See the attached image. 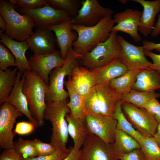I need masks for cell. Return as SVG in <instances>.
Instances as JSON below:
<instances>
[{
    "mask_svg": "<svg viewBox=\"0 0 160 160\" xmlns=\"http://www.w3.org/2000/svg\"><path fill=\"white\" fill-rule=\"evenodd\" d=\"M120 96L108 84H96L83 99L85 116H112Z\"/></svg>",
    "mask_w": 160,
    "mask_h": 160,
    "instance_id": "cell-3",
    "label": "cell"
},
{
    "mask_svg": "<svg viewBox=\"0 0 160 160\" xmlns=\"http://www.w3.org/2000/svg\"><path fill=\"white\" fill-rule=\"evenodd\" d=\"M132 89L147 92L160 90V74L151 69L140 71Z\"/></svg>",
    "mask_w": 160,
    "mask_h": 160,
    "instance_id": "cell-25",
    "label": "cell"
},
{
    "mask_svg": "<svg viewBox=\"0 0 160 160\" xmlns=\"http://www.w3.org/2000/svg\"><path fill=\"white\" fill-rule=\"evenodd\" d=\"M114 23L113 18L110 16L93 26L72 24V30L77 34V39L73 43L72 48L78 58H81L98 44L105 41L109 37Z\"/></svg>",
    "mask_w": 160,
    "mask_h": 160,
    "instance_id": "cell-1",
    "label": "cell"
},
{
    "mask_svg": "<svg viewBox=\"0 0 160 160\" xmlns=\"http://www.w3.org/2000/svg\"><path fill=\"white\" fill-rule=\"evenodd\" d=\"M49 29L37 28L26 40L29 49L36 55H45L55 51L56 37Z\"/></svg>",
    "mask_w": 160,
    "mask_h": 160,
    "instance_id": "cell-17",
    "label": "cell"
},
{
    "mask_svg": "<svg viewBox=\"0 0 160 160\" xmlns=\"http://www.w3.org/2000/svg\"><path fill=\"white\" fill-rule=\"evenodd\" d=\"M139 143L143 160H160V147L154 137H144Z\"/></svg>",
    "mask_w": 160,
    "mask_h": 160,
    "instance_id": "cell-32",
    "label": "cell"
},
{
    "mask_svg": "<svg viewBox=\"0 0 160 160\" xmlns=\"http://www.w3.org/2000/svg\"><path fill=\"white\" fill-rule=\"evenodd\" d=\"M144 49L152 52L155 50L160 52V43H156L147 40H144L143 42V46Z\"/></svg>",
    "mask_w": 160,
    "mask_h": 160,
    "instance_id": "cell-44",
    "label": "cell"
},
{
    "mask_svg": "<svg viewBox=\"0 0 160 160\" xmlns=\"http://www.w3.org/2000/svg\"><path fill=\"white\" fill-rule=\"evenodd\" d=\"M71 19L65 20L47 28L55 33L61 55L64 60L68 51L72 47L73 43L77 38L72 31Z\"/></svg>",
    "mask_w": 160,
    "mask_h": 160,
    "instance_id": "cell-19",
    "label": "cell"
},
{
    "mask_svg": "<svg viewBox=\"0 0 160 160\" xmlns=\"http://www.w3.org/2000/svg\"><path fill=\"white\" fill-rule=\"evenodd\" d=\"M139 72L128 70L123 75L112 80L108 84L121 95L132 89Z\"/></svg>",
    "mask_w": 160,
    "mask_h": 160,
    "instance_id": "cell-31",
    "label": "cell"
},
{
    "mask_svg": "<svg viewBox=\"0 0 160 160\" xmlns=\"http://www.w3.org/2000/svg\"><path fill=\"white\" fill-rule=\"evenodd\" d=\"M69 154L56 151L53 154L46 156L25 159L21 158V159L22 160H62L65 159Z\"/></svg>",
    "mask_w": 160,
    "mask_h": 160,
    "instance_id": "cell-39",
    "label": "cell"
},
{
    "mask_svg": "<svg viewBox=\"0 0 160 160\" xmlns=\"http://www.w3.org/2000/svg\"><path fill=\"white\" fill-rule=\"evenodd\" d=\"M81 149L76 150L72 148L68 156L62 160H79Z\"/></svg>",
    "mask_w": 160,
    "mask_h": 160,
    "instance_id": "cell-45",
    "label": "cell"
},
{
    "mask_svg": "<svg viewBox=\"0 0 160 160\" xmlns=\"http://www.w3.org/2000/svg\"><path fill=\"white\" fill-rule=\"evenodd\" d=\"M65 60L62 57L60 51L56 50L45 55L33 54L28 60L31 70L38 74L48 85L51 72L55 68L62 66Z\"/></svg>",
    "mask_w": 160,
    "mask_h": 160,
    "instance_id": "cell-15",
    "label": "cell"
},
{
    "mask_svg": "<svg viewBox=\"0 0 160 160\" xmlns=\"http://www.w3.org/2000/svg\"><path fill=\"white\" fill-rule=\"evenodd\" d=\"M15 58L9 49L0 43V70L5 71L10 67L15 66Z\"/></svg>",
    "mask_w": 160,
    "mask_h": 160,
    "instance_id": "cell-35",
    "label": "cell"
},
{
    "mask_svg": "<svg viewBox=\"0 0 160 160\" xmlns=\"http://www.w3.org/2000/svg\"><path fill=\"white\" fill-rule=\"evenodd\" d=\"M85 121L90 134L96 135L107 144L114 142L117 123L112 116L86 115Z\"/></svg>",
    "mask_w": 160,
    "mask_h": 160,
    "instance_id": "cell-13",
    "label": "cell"
},
{
    "mask_svg": "<svg viewBox=\"0 0 160 160\" xmlns=\"http://www.w3.org/2000/svg\"><path fill=\"white\" fill-rule=\"evenodd\" d=\"M143 108L154 116L160 111V103L156 99H152L146 102Z\"/></svg>",
    "mask_w": 160,
    "mask_h": 160,
    "instance_id": "cell-41",
    "label": "cell"
},
{
    "mask_svg": "<svg viewBox=\"0 0 160 160\" xmlns=\"http://www.w3.org/2000/svg\"><path fill=\"white\" fill-rule=\"evenodd\" d=\"M122 111L134 128L144 137H153L158 123L144 108H139L127 102L121 104Z\"/></svg>",
    "mask_w": 160,
    "mask_h": 160,
    "instance_id": "cell-8",
    "label": "cell"
},
{
    "mask_svg": "<svg viewBox=\"0 0 160 160\" xmlns=\"http://www.w3.org/2000/svg\"><path fill=\"white\" fill-rule=\"evenodd\" d=\"M71 76L74 88L83 98L96 84L90 70L79 64L74 68Z\"/></svg>",
    "mask_w": 160,
    "mask_h": 160,
    "instance_id": "cell-22",
    "label": "cell"
},
{
    "mask_svg": "<svg viewBox=\"0 0 160 160\" xmlns=\"http://www.w3.org/2000/svg\"><path fill=\"white\" fill-rule=\"evenodd\" d=\"M9 1L0 0V14L5 20L7 28L4 34L17 41L26 40L33 34L34 22L28 15L20 14Z\"/></svg>",
    "mask_w": 160,
    "mask_h": 160,
    "instance_id": "cell-5",
    "label": "cell"
},
{
    "mask_svg": "<svg viewBox=\"0 0 160 160\" xmlns=\"http://www.w3.org/2000/svg\"><path fill=\"white\" fill-rule=\"evenodd\" d=\"M90 70L96 84H108L112 80L122 76L128 70L118 58L104 66Z\"/></svg>",
    "mask_w": 160,
    "mask_h": 160,
    "instance_id": "cell-23",
    "label": "cell"
},
{
    "mask_svg": "<svg viewBox=\"0 0 160 160\" xmlns=\"http://www.w3.org/2000/svg\"><path fill=\"white\" fill-rule=\"evenodd\" d=\"M17 2L16 7L26 9L43 7L49 4V0H17Z\"/></svg>",
    "mask_w": 160,
    "mask_h": 160,
    "instance_id": "cell-37",
    "label": "cell"
},
{
    "mask_svg": "<svg viewBox=\"0 0 160 160\" xmlns=\"http://www.w3.org/2000/svg\"><path fill=\"white\" fill-rule=\"evenodd\" d=\"M0 27L1 29L0 30V32L3 33L5 32L7 28V25L6 22L3 17L0 14Z\"/></svg>",
    "mask_w": 160,
    "mask_h": 160,
    "instance_id": "cell-47",
    "label": "cell"
},
{
    "mask_svg": "<svg viewBox=\"0 0 160 160\" xmlns=\"http://www.w3.org/2000/svg\"><path fill=\"white\" fill-rule=\"evenodd\" d=\"M159 97H160V93L155 91H139L133 89L120 96V99L123 102L129 103L139 108H143L148 100Z\"/></svg>",
    "mask_w": 160,
    "mask_h": 160,
    "instance_id": "cell-30",
    "label": "cell"
},
{
    "mask_svg": "<svg viewBox=\"0 0 160 160\" xmlns=\"http://www.w3.org/2000/svg\"><path fill=\"white\" fill-rule=\"evenodd\" d=\"M0 42L4 44L10 51L15 58V66L18 71L24 73L31 70L30 65L25 55L29 49L26 40L17 41L11 39L4 33L0 32Z\"/></svg>",
    "mask_w": 160,
    "mask_h": 160,
    "instance_id": "cell-20",
    "label": "cell"
},
{
    "mask_svg": "<svg viewBox=\"0 0 160 160\" xmlns=\"http://www.w3.org/2000/svg\"><path fill=\"white\" fill-rule=\"evenodd\" d=\"M151 34L152 37L156 36L160 34V15Z\"/></svg>",
    "mask_w": 160,
    "mask_h": 160,
    "instance_id": "cell-46",
    "label": "cell"
},
{
    "mask_svg": "<svg viewBox=\"0 0 160 160\" xmlns=\"http://www.w3.org/2000/svg\"><path fill=\"white\" fill-rule=\"evenodd\" d=\"M44 113V119L49 121L52 126L51 144L56 151L69 154L72 148H68V123L65 117L70 111L66 101L46 102Z\"/></svg>",
    "mask_w": 160,
    "mask_h": 160,
    "instance_id": "cell-2",
    "label": "cell"
},
{
    "mask_svg": "<svg viewBox=\"0 0 160 160\" xmlns=\"http://www.w3.org/2000/svg\"><path fill=\"white\" fill-rule=\"evenodd\" d=\"M18 70L16 67L5 71L0 70V104L7 102L15 83Z\"/></svg>",
    "mask_w": 160,
    "mask_h": 160,
    "instance_id": "cell-29",
    "label": "cell"
},
{
    "mask_svg": "<svg viewBox=\"0 0 160 160\" xmlns=\"http://www.w3.org/2000/svg\"><path fill=\"white\" fill-rule=\"evenodd\" d=\"M143 7L138 31L145 37L151 34L153 27L156 16L160 10V0L147 1L132 0Z\"/></svg>",
    "mask_w": 160,
    "mask_h": 160,
    "instance_id": "cell-21",
    "label": "cell"
},
{
    "mask_svg": "<svg viewBox=\"0 0 160 160\" xmlns=\"http://www.w3.org/2000/svg\"><path fill=\"white\" fill-rule=\"evenodd\" d=\"M117 39L121 47L118 59L128 70L140 72L151 69L152 63L147 59L142 46L134 45L119 35H117Z\"/></svg>",
    "mask_w": 160,
    "mask_h": 160,
    "instance_id": "cell-9",
    "label": "cell"
},
{
    "mask_svg": "<svg viewBox=\"0 0 160 160\" xmlns=\"http://www.w3.org/2000/svg\"><path fill=\"white\" fill-rule=\"evenodd\" d=\"M80 1L77 0H49L53 8L68 12L72 18L76 17L79 9Z\"/></svg>",
    "mask_w": 160,
    "mask_h": 160,
    "instance_id": "cell-34",
    "label": "cell"
},
{
    "mask_svg": "<svg viewBox=\"0 0 160 160\" xmlns=\"http://www.w3.org/2000/svg\"><path fill=\"white\" fill-rule=\"evenodd\" d=\"M79 160H119L111 144L105 143L96 135L89 134L81 149Z\"/></svg>",
    "mask_w": 160,
    "mask_h": 160,
    "instance_id": "cell-14",
    "label": "cell"
},
{
    "mask_svg": "<svg viewBox=\"0 0 160 160\" xmlns=\"http://www.w3.org/2000/svg\"><path fill=\"white\" fill-rule=\"evenodd\" d=\"M64 84L67 89L70 101L67 103L70 114L73 117L85 119L83 111V99L76 91L73 85L71 76L68 80L65 81Z\"/></svg>",
    "mask_w": 160,
    "mask_h": 160,
    "instance_id": "cell-28",
    "label": "cell"
},
{
    "mask_svg": "<svg viewBox=\"0 0 160 160\" xmlns=\"http://www.w3.org/2000/svg\"><path fill=\"white\" fill-rule=\"evenodd\" d=\"M35 127V125L31 122L21 121L16 123L13 132L15 135H27L32 133Z\"/></svg>",
    "mask_w": 160,
    "mask_h": 160,
    "instance_id": "cell-38",
    "label": "cell"
},
{
    "mask_svg": "<svg viewBox=\"0 0 160 160\" xmlns=\"http://www.w3.org/2000/svg\"><path fill=\"white\" fill-rule=\"evenodd\" d=\"M65 119L68 123L69 135L73 141V148L75 150H79L90 134L85 119L74 117L70 113L66 115Z\"/></svg>",
    "mask_w": 160,
    "mask_h": 160,
    "instance_id": "cell-24",
    "label": "cell"
},
{
    "mask_svg": "<svg viewBox=\"0 0 160 160\" xmlns=\"http://www.w3.org/2000/svg\"><path fill=\"white\" fill-rule=\"evenodd\" d=\"M142 13L140 11L130 8L116 13L113 18L116 25L113 27L111 31L127 33L135 41H140L142 38L138 33V28Z\"/></svg>",
    "mask_w": 160,
    "mask_h": 160,
    "instance_id": "cell-16",
    "label": "cell"
},
{
    "mask_svg": "<svg viewBox=\"0 0 160 160\" xmlns=\"http://www.w3.org/2000/svg\"><path fill=\"white\" fill-rule=\"evenodd\" d=\"M153 137L160 147V124H159L156 132Z\"/></svg>",
    "mask_w": 160,
    "mask_h": 160,
    "instance_id": "cell-48",
    "label": "cell"
},
{
    "mask_svg": "<svg viewBox=\"0 0 160 160\" xmlns=\"http://www.w3.org/2000/svg\"><path fill=\"white\" fill-rule=\"evenodd\" d=\"M31 141L36 151L38 156L52 154L56 151L50 143H44L37 138Z\"/></svg>",
    "mask_w": 160,
    "mask_h": 160,
    "instance_id": "cell-36",
    "label": "cell"
},
{
    "mask_svg": "<svg viewBox=\"0 0 160 160\" xmlns=\"http://www.w3.org/2000/svg\"><path fill=\"white\" fill-rule=\"evenodd\" d=\"M23 114L8 102L0 104V146L1 148H13L14 136L12 131L16 119Z\"/></svg>",
    "mask_w": 160,
    "mask_h": 160,
    "instance_id": "cell-12",
    "label": "cell"
},
{
    "mask_svg": "<svg viewBox=\"0 0 160 160\" xmlns=\"http://www.w3.org/2000/svg\"><path fill=\"white\" fill-rule=\"evenodd\" d=\"M154 116L158 124H160V111L157 113Z\"/></svg>",
    "mask_w": 160,
    "mask_h": 160,
    "instance_id": "cell-49",
    "label": "cell"
},
{
    "mask_svg": "<svg viewBox=\"0 0 160 160\" xmlns=\"http://www.w3.org/2000/svg\"><path fill=\"white\" fill-rule=\"evenodd\" d=\"M144 52L145 55L149 57L153 61L151 69L160 74V54H156L145 49Z\"/></svg>",
    "mask_w": 160,
    "mask_h": 160,
    "instance_id": "cell-42",
    "label": "cell"
},
{
    "mask_svg": "<svg viewBox=\"0 0 160 160\" xmlns=\"http://www.w3.org/2000/svg\"><path fill=\"white\" fill-rule=\"evenodd\" d=\"M0 160H22L14 149H5L0 155Z\"/></svg>",
    "mask_w": 160,
    "mask_h": 160,
    "instance_id": "cell-43",
    "label": "cell"
},
{
    "mask_svg": "<svg viewBox=\"0 0 160 160\" xmlns=\"http://www.w3.org/2000/svg\"><path fill=\"white\" fill-rule=\"evenodd\" d=\"M25 76V73H23L19 71H18L15 84L7 102L24 115L36 127H37L39 126V124L31 115L27 98L23 91Z\"/></svg>",
    "mask_w": 160,
    "mask_h": 160,
    "instance_id": "cell-18",
    "label": "cell"
},
{
    "mask_svg": "<svg viewBox=\"0 0 160 160\" xmlns=\"http://www.w3.org/2000/svg\"><path fill=\"white\" fill-rule=\"evenodd\" d=\"M117 32L111 31L108 38L98 44L80 58V63L90 70L104 66L118 58L121 47Z\"/></svg>",
    "mask_w": 160,
    "mask_h": 160,
    "instance_id": "cell-6",
    "label": "cell"
},
{
    "mask_svg": "<svg viewBox=\"0 0 160 160\" xmlns=\"http://www.w3.org/2000/svg\"><path fill=\"white\" fill-rule=\"evenodd\" d=\"M23 91L25 96L30 111L39 126L44 125V114L46 106V95L48 85L32 70L25 72Z\"/></svg>",
    "mask_w": 160,
    "mask_h": 160,
    "instance_id": "cell-4",
    "label": "cell"
},
{
    "mask_svg": "<svg viewBox=\"0 0 160 160\" xmlns=\"http://www.w3.org/2000/svg\"><path fill=\"white\" fill-rule=\"evenodd\" d=\"M78 58L72 47L68 51L63 65L54 68L49 75V83L46 95V102L65 101L69 96L64 88L65 78L71 76L74 68L79 64Z\"/></svg>",
    "mask_w": 160,
    "mask_h": 160,
    "instance_id": "cell-7",
    "label": "cell"
},
{
    "mask_svg": "<svg viewBox=\"0 0 160 160\" xmlns=\"http://www.w3.org/2000/svg\"><path fill=\"white\" fill-rule=\"evenodd\" d=\"M13 148L21 158H27L38 156L31 140L20 137L14 142Z\"/></svg>",
    "mask_w": 160,
    "mask_h": 160,
    "instance_id": "cell-33",
    "label": "cell"
},
{
    "mask_svg": "<svg viewBox=\"0 0 160 160\" xmlns=\"http://www.w3.org/2000/svg\"><path fill=\"white\" fill-rule=\"evenodd\" d=\"M116 156H120L137 148H140L139 143L132 137L118 129L116 132L115 140L111 144Z\"/></svg>",
    "mask_w": 160,
    "mask_h": 160,
    "instance_id": "cell-26",
    "label": "cell"
},
{
    "mask_svg": "<svg viewBox=\"0 0 160 160\" xmlns=\"http://www.w3.org/2000/svg\"><path fill=\"white\" fill-rule=\"evenodd\" d=\"M81 7L77 15L71 18L72 24L86 26H93L103 19L111 16L113 11L102 6L97 0L81 1Z\"/></svg>",
    "mask_w": 160,
    "mask_h": 160,
    "instance_id": "cell-11",
    "label": "cell"
},
{
    "mask_svg": "<svg viewBox=\"0 0 160 160\" xmlns=\"http://www.w3.org/2000/svg\"><path fill=\"white\" fill-rule=\"evenodd\" d=\"M16 9L21 14L30 16L34 22L35 26L37 28L47 29L50 26L72 18L67 11L55 9L49 4L33 9L17 7H16Z\"/></svg>",
    "mask_w": 160,
    "mask_h": 160,
    "instance_id": "cell-10",
    "label": "cell"
},
{
    "mask_svg": "<svg viewBox=\"0 0 160 160\" xmlns=\"http://www.w3.org/2000/svg\"><path fill=\"white\" fill-rule=\"evenodd\" d=\"M143 155L140 148L135 149L118 158L119 160H143Z\"/></svg>",
    "mask_w": 160,
    "mask_h": 160,
    "instance_id": "cell-40",
    "label": "cell"
},
{
    "mask_svg": "<svg viewBox=\"0 0 160 160\" xmlns=\"http://www.w3.org/2000/svg\"><path fill=\"white\" fill-rule=\"evenodd\" d=\"M122 102L121 99L118 101L112 117L117 121V129L124 132L139 143L144 137L134 128L126 118L121 108Z\"/></svg>",
    "mask_w": 160,
    "mask_h": 160,
    "instance_id": "cell-27",
    "label": "cell"
}]
</instances>
